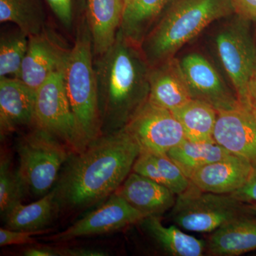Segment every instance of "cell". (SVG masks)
<instances>
[{
	"instance_id": "obj_1",
	"label": "cell",
	"mask_w": 256,
	"mask_h": 256,
	"mask_svg": "<svg viewBox=\"0 0 256 256\" xmlns=\"http://www.w3.org/2000/svg\"><path fill=\"white\" fill-rule=\"evenodd\" d=\"M140 153L124 128L72 153L53 188L60 208L84 210L111 196L130 174Z\"/></svg>"
},
{
	"instance_id": "obj_2",
	"label": "cell",
	"mask_w": 256,
	"mask_h": 256,
	"mask_svg": "<svg viewBox=\"0 0 256 256\" xmlns=\"http://www.w3.org/2000/svg\"><path fill=\"white\" fill-rule=\"evenodd\" d=\"M150 66L140 46L118 31L112 46L94 58L102 134L124 128L149 96Z\"/></svg>"
},
{
	"instance_id": "obj_3",
	"label": "cell",
	"mask_w": 256,
	"mask_h": 256,
	"mask_svg": "<svg viewBox=\"0 0 256 256\" xmlns=\"http://www.w3.org/2000/svg\"><path fill=\"white\" fill-rule=\"evenodd\" d=\"M233 12L232 0H174L141 43L150 66L172 58L210 23Z\"/></svg>"
},
{
	"instance_id": "obj_4",
	"label": "cell",
	"mask_w": 256,
	"mask_h": 256,
	"mask_svg": "<svg viewBox=\"0 0 256 256\" xmlns=\"http://www.w3.org/2000/svg\"><path fill=\"white\" fill-rule=\"evenodd\" d=\"M94 56L86 18L79 25L64 78L69 102L88 144L102 134Z\"/></svg>"
},
{
	"instance_id": "obj_5",
	"label": "cell",
	"mask_w": 256,
	"mask_h": 256,
	"mask_svg": "<svg viewBox=\"0 0 256 256\" xmlns=\"http://www.w3.org/2000/svg\"><path fill=\"white\" fill-rule=\"evenodd\" d=\"M66 144L40 128L35 127L22 136L18 144V171L26 191L37 196L48 193L72 156Z\"/></svg>"
},
{
	"instance_id": "obj_6",
	"label": "cell",
	"mask_w": 256,
	"mask_h": 256,
	"mask_svg": "<svg viewBox=\"0 0 256 256\" xmlns=\"http://www.w3.org/2000/svg\"><path fill=\"white\" fill-rule=\"evenodd\" d=\"M246 204L230 194L202 191L191 184L176 196L172 220L190 232H214L240 217L252 214L254 207Z\"/></svg>"
},
{
	"instance_id": "obj_7",
	"label": "cell",
	"mask_w": 256,
	"mask_h": 256,
	"mask_svg": "<svg viewBox=\"0 0 256 256\" xmlns=\"http://www.w3.org/2000/svg\"><path fill=\"white\" fill-rule=\"evenodd\" d=\"M64 72L54 74L37 89L34 126L58 139L72 152L78 153L88 143L69 102Z\"/></svg>"
},
{
	"instance_id": "obj_8",
	"label": "cell",
	"mask_w": 256,
	"mask_h": 256,
	"mask_svg": "<svg viewBox=\"0 0 256 256\" xmlns=\"http://www.w3.org/2000/svg\"><path fill=\"white\" fill-rule=\"evenodd\" d=\"M245 20L226 26L217 35V50L240 104L250 105L248 86L256 69V45ZM252 106V105H250Z\"/></svg>"
},
{
	"instance_id": "obj_9",
	"label": "cell",
	"mask_w": 256,
	"mask_h": 256,
	"mask_svg": "<svg viewBox=\"0 0 256 256\" xmlns=\"http://www.w3.org/2000/svg\"><path fill=\"white\" fill-rule=\"evenodd\" d=\"M124 129L138 142L140 151L166 154L186 140L181 124L172 111L146 100L133 114Z\"/></svg>"
},
{
	"instance_id": "obj_10",
	"label": "cell",
	"mask_w": 256,
	"mask_h": 256,
	"mask_svg": "<svg viewBox=\"0 0 256 256\" xmlns=\"http://www.w3.org/2000/svg\"><path fill=\"white\" fill-rule=\"evenodd\" d=\"M70 50L46 26L28 37V52L16 79L36 90L50 76L64 70Z\"/></svg>"
},
{
	"instance_id": "obj_11",
	"label": "cell",
	"mask_w": 256,
	"mask_h": 256,
	"mask_svg": "<svg viewBox=\"0 0 256 256\" xmlns=\"http://www.w3.org/2000/svg\"><path fill=\"white\" fill-rule=\"evenodd\" d=\"M146 217L114 192L102 206L55 234L50 240L66 242L80 237L111 233L142 222Z\"/></svg>"
},
{
	"instance_id": "obj_12",
	"label": "cell",
	"mask_w": 256,
	"mask_h": 256,
	"mask_svg": "<svg viewBox=\"0 0 256 256\" xmlns=\"http://www.w3.org/2000/svg\"><path fill=\"white\" fill-rule=\"evenodd\" d=\"M214 140L232 154L256 166V109L238 104L217 111Z\"/></svg>"
},
{
	"instance_id": "obj_13",
	"label": "cell",
	"mask_w": 256,
	"mask_h": 256,
	"mask_svg": "<svg viewBox=\"0 0 256 256\" xmlns=\"http://www.w3.org/2000/svg\"><path fill=\"white\" fill-rule=\"evenodd\" d=\"M181 63L192 98L204 101L217 111L232 108L239 104L224 86L212 64L202 55L191 54Z\"/></svg>"
},
{
	"instance_id": "obj_14",
	"label": "cell",
	"mask_w": 256,
	"mask_h": 256,
	"mask_svg": "<svg viewBox=\"0 0 256 256\" xmlns=\"http://www.w3.org/2000/svg\"><path fill=\"white\" fill-rule=\"evenodd\" d=\"M254 169L248 160L230 154L197 170L190 181L202 191L230 194L246 184Z\"/></svg>"
},
{
	"instance_id": "obj_15",
	"label": "cell",
	"mask_w": 256,
	"mask_h": 256,
	"mask_svg": "<svg viewBox=\"0 0 256 256\" xmlns=\"http://www.w3.org/2000/svg\"><path fill=\"white\" fill-rule=\"evenodd\" d=\"M36 90L18 79L0 78L1 139L22 126H34Z\"/></svg>"
},
{
	"instance_id": "obj_16",
	"label": "cell",
	"mask_w": 256,
	"mask_h": 256,
	"mask_svg": "<svg viewBox=\"0 0 256 256\" xmlns=\"http://www.w3.org/2000/svg\"><path fill=\"white\" fill-rule=\"evenodd\" d=\"M193 99L181 63L170 58L150 68L148 100L170 111Z\"/></svg>"
},
{
	"instance_id": "obj_17",
	"label": "cell",
	"mask_w": 256,
	"mask_h": 256,
	"mask_svg": "<svg viewBox=\"0 0 256 256\" xmlns=\"http://www.w3.org/2000/svg\"><path fill=\"white\" fill-rule=\"evenodd\" d=\"M116 193L146 217L163 214L174 206L176 198L170 188L134 172Z\"/></svg>"
},
{
	"instance_id": "obj_18",
	"label": "cell",
	"mask_w": 256,
	"mask_h": 256,
	"mask_svg": "<svg viewBox=\"0 0 256 256\" xmlns=\"http://www.w3.org/2000/svg\"><path fill=\"white\" fill-rule=\"evenodd\" d=\"M124 9V0H87L86 20L95 56L102 54L114 43Z\"/></svg>"
},
{
	"instance_id": "obj_19",
	"label": "cell",
	"mask_w": 256,
	"mask_h": 256,
	"mask_svg": "<svg viewBox=\"0 0 256 256\" xmlns=\"http://www.w3.org/2000/svg\"><path fill=\"white\" fill-rule=\"evenodd\" d=\"M256 250V216L248 214L217 229L206 244L207 254L236 256Z\"/></svg>"
},
{
	"instance_id": "obj_20",
	"label": "cell",
	"mask_w": 256,
	"mask_h": 256,
	"mask_svg": "<svg viewBox=\"0 0 256 256\" xmlns=\"http://www.w3.org/2000/svg\"><path fill=\"white\" fill-rule=\"evenodd\" d=\"M132 171L166 186L176 196L191 185L190 180L168 154L140 151Z\"/></svg>"
},
{
	"instance_id": "obj_21",
	"label": "cell",
	"mask_w": 256,
	"mask_h": 256,
	"mask_svg": "<svg viewBox=\"0 0 256 256\" xmlns=\"http://www.w3.org/2000/svg\"><path fill=\"white\" fill-rule=\"evenodd\" d=\"M60 210L54 188L38 201L18 204L4 216L5 228L12 230H41L50 223Z\"/></svg>"
},
{
	"instance_id": "obj_22",
	"label": "cell",
	"mask_w": 256,
	"mask_h": 256,
	"mask_svg": "<svg viewBox=\"0 0 256 256\" xmlns=\"http://www.w3.org/2000/svg\"><path fill=\"white\" fill-rule=\"evenodd\" d=\"M174 0H130L124 6L119 31L140 46L153 23Z\"/></svg>"
},
{
	"instance_id": "obj_23",
	"label": "cell",
	"mask_w": 256,
	"mask_h": 256,
	"mask_svg": "<svg viewBox=\"0 0 256 256\" xmlns=\"http://www.w3.org/2000/svg\"><path fill=\"white\" fill-rule=\"evenodd\" d=\"M172 112L181 124L186 140L194 142H215L213 134L217 110L213 106L193 98Z\"/></svg>"
},
{
	"instance_id": "obj_24",
	"label": "cell",
	"mask_w": 256,
	"mask_h": 256,
	"mask_svg": "<svg viewBox=\"0 0 256 256\" xmlns=\"http://www.w3.org/2000/svg\"><path fill=\"white\" fill-rule=\"evenodd\" d=\"M141 223L160 246L170 255L202 256L206 250V244L204 240L184 233L176 226H164L158 216L146 217Z\"/></svg>"
},
{
	"instance_id": "obj_25",
	"label": "cell",
	"mask_w": 256,
	"mask_h": 256,
	"mask_svg": "<svg viewBox=\"0 0 256 256\" xmlns=\"http://www.w3.org/2000/svg\"><path fill=\"white\" fill-rule=\"evenodd\" d=\"M166 154L190 180L197 170L232 153L216 142H194L186 139Z\"/></svg>"
},
{
	"instance_id": "obj_26",
	"label": "cell",
	"mask_w": 256,
	"mask_h": 256,
	"mask_svg": "<svg viewBox=\"0 0 256 256\" xmlns=\"http://www.w3.org/2000/svg\"><path fill=\"white\" fill-rule=\"evenodd\" d=\"M0 22L14 24L28 37L46 28L40 0H0Z\"/></svg>"
},
{
	"instance_id": "obj_27",
	"label": "cell",
	"mask_w": 256,
	"mask_h": 256,
	"mask_svg": "<svg viewBox=\"0 0 256 256\" xmlns=\"http://www.w3.org/2000/svg\"><path fill=\"white\" fill-rule=\"evenodd\" d=\"M28 36L18 28L0 38V78H18L28 52Z\"/></svg>"
},
{
	"instance_id": "obj_28",
	"label": "cell",
	"mask_w": 256,
	"mask_h": 256,
	"mask_svg": "<svg viewBox=\"0 0 256 256\" xmlns=\"http://www.w3.org/2000/svg\"><path fill=\"white\" fill-rule=\"evenodd\" d=\"M26 188L18 170L12 168L9 154L2 152L0 158V212L4 216L15 206L22 203Z\"/></svg>"
},
{
	"instance_id": "obj_29",
	"label": "cell",
	"mask_w": 256,
	"mask_h": 256,
	"mask_svg": "<svg viewBox=\"0 0 256 256\" xmlns=\"http://www.w3.org/2000/svg\"><path fill=\"white\" fill-rule=\"evenodd\" d=\"M45 233L44 230H20L6 228H0V246L34 244V237Z\"/></svg>"
},
{
	"instance_id": "obj_30",
	"label": "cell",
	"mask_w": 256,
	"mask_h": 256,
	"mask_svg": "<svg viewBox=\"0 0 256 256\" xmlns=\"http://www.w3.org/2000/svg\"><path fill=\"white\" fill-rule=\"evenodd\" d=\"M50 9L65 28L73 24V0H46Z\"/></svg>"
},
{
	"instance_id": "obj_31",
	"label": "cell",
	"mask_w": 256,
	"mask_h": 256,
	"mask_svg": "<svg viewBox=\"0 0 256 256\" xmlns=\"http://www.w3.org/2000/svg\"><path fill=\"white\" fill-rule=\"evenodd\" d=\"M234 12L245 20L256 22V0H232Z\"/></svg>"
},
{
	"instance_id": "obj_32",
	"label": "cell",
	"mask_w": 256,
	"mask_h": 256,
	"mask_svg": "<svg viewBox=\"0 0 256 256\" xmlns=\"http://www.w3.org/2000/svg\"><path fill=\"white\" fill-rule=\"evenodd\" d=\"M254 168L252 176L246 184L238 191L230 194L234 198L246 203L256 202V166Z\"/></svg>"
},
{
	"instance_id": "obj_33",
	"label": "cell",
	"mask_w": 256,
	"mask_h": 256,
	"mask_svg": "<svg viewBox=\"0 0 256 256\" xmlns=\"http://www.w3.org/2000/svg\"><path fill=\"white\" fill-rule=\"evenodd\" d=\"M60 256H105L107 252L96 249L85 248H58Z\"/></svg>"
},
{
	"instance_id": "obj_34",
	"label": "cell",
	"mask_w": 256,
	"mask_h": 256,
	"mask_svg": "<svg viewBox=\"0 0 256 256\" xmlns=\"http://www.w3.org/2000/svg\"><path fill=\"white\" fill-rule=\"evenodd\" d=\"M24 254L26 256H60L58 248L48 246L30 247Z\"/></svg>"
},
{
	"instance_id": "obj_35",
	"label": "cell",
	"mask_w": 256,
	"mask_h": 256,
	"mask_svg": "<svg viewBox=\"0 0 256 256\" xmlns=\"http://www.w3.org/2000/svg\"><path fill=\"white\" fill-rule=\"evenodd\" d=\"M248 94L250 105L256 109V69L249 82Z\"/></svg>"
},
{
	"instance_id": "obj_36",
	"label": "cell",
	"mask_w": 256,
	"mask_h": 256,
	"mask_svg": "<svg viewBox=\"0 0 256 256\" xmlns=\"http://www.w3.org/2000/svg\"><path fill=\"white\" fill-rule=\"evenodd\" d=\"M130 1V0H124V6H126V4H127Z\"/></svg>"
}]
</instances>
